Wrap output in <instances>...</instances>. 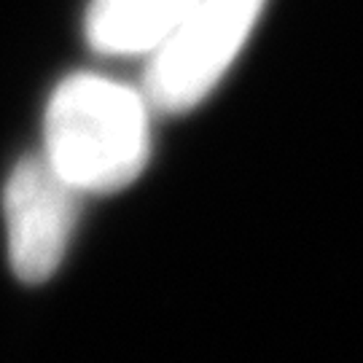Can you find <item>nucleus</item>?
I'll return each mask as SVG.
<instances>
[{
  "mask_svg": "<svg viewBox=\"0 0 363 363\" xmlns=\"http://www.w3.org/2000/svg\"><path fill=\"white\" fill-rule=\"evenodd\" d=\"M148 108L143 91L97 73H76L46 105L43 156L78 194L121 191L148 164Z\"/></svg>",
  "mask_w": 363,
  "mask_h": 363,
  "instance_id": "f257e3e1",
  "label": "nucleus"
},
{
  "mask_svg": "<svg viewBox=\"0 0 363 363\" xmlns=\"http://www.w3.org/2000/svg\"><path fill=\"white\" fill-rule=\"evenodd\" d=\"M264 11V0H196L194 9L148 54L145 100L183 113L199 105L234 65Z\"/></svg>",
  "mask_w": 363,
  "mask_h": 363,
  "instance_id": "f03ea898",
  "label": "nucleus"
},
{
  "mask_svg": "<svg viewBox=\"0 0 363 363\" xmlns=\"http://www.w3.org/2000/svg\"><path fill=\"white\" fill-rule=\"evenodd\" d=\"M78 191L43 154L25 156L3 186L9 261L19 280L38 286L65 259L76 229Z\"/></svg>",
  "mask_w": 363,
  "mask_h": 363,
  "instance_id": "7ed1b4c3",
  "label": "nucleus"
},
{
  "mask_svg": "<svg viewBox=\"0 0 363 363\" xmlns=\"http://www.w3.org/2000/svg\"><path fill=\"white\" fill-rule=\"evenodd\" d=\"M196 0H91L84 19L89 46L111 57H148Z\"/></svg>",
  "mask_w": 363,
  "mask_h": 363,
  "instance_id": "20e7f679",
  "label": "nucleus"
}]
</instances>
